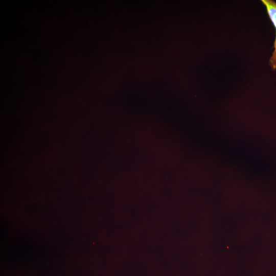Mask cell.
<instances>
[{
  "mask_svg": "<svg viewBox=\"0 0 276 276\" xmlns=\"http://www.w3.org/2000/svg\"><path fill=\"white\" fill-rule=\"evenodd\" d=\"M265 6L268 15L275 29V37L273 51L269 59V64L273 70H276V2L272 0H262Z\"/></svg>",
  "mask_w": 276,
  "mask_h": 276,
  "instance_id": "obj_1",
  "label": "cell"
}]
</instances>
